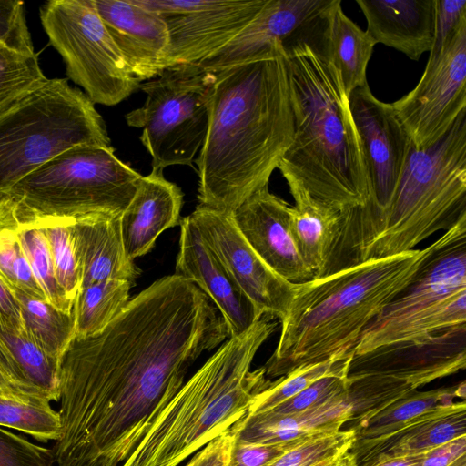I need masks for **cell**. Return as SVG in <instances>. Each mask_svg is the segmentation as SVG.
Listing matches in <instances>:
<instances>
[{
    "mask_svg": "<svg viewBox=\"0 0 466 466\" xmlns=\"http://www.w3.org/2000/svg\"><path fill=\"white\" fill-rule=\"evenodd\" d=\"M46 79L35 53L0 43V114Z\"/></svg>",
    "mask_w": 466,
    "mask_h": 466,
    "instance_id": "34",
    "label": "cell"
},
{
    "mask_svg": "<svg viewBox=\"0 0 466 466\" xmlns=\"http://www.w3.org/2000/svg\"><path fill=\"white\" fill-rule=\"evenodd\" d=\"M183 192L167 180L162 169L142 176L136 192L120 215V228L127 257L134 260L149 252L158 236L180 225Z\"/></svg>",
    "mask_w": 466,
    "mask_h": 466,
    "instance_id": "21",
    "label": "cell"
},
{
    "mask_svg": "<svg viewBox=\"0 0 466 466\" xmlns=\"http://www.w3.org/2000/svg\"><path fill=\"white\" fill-rule=\"evenodd\" d=\"M205 142L194 162L199 204L231 214L268 186L294 129L284 56L212 72Z\"/></svg>",
    "mask_w": 466,
    "mask_h": 466,
    "instance_id": "2",
    "label": "cell"
},
{
    "mask_svg": "<svg viewBox=\"0 0 466 466\" xmlns=\"http://www.w3.org/2000/svg\"><path fill=\"white\" fill-rule=\"evenodd\" d=\"M415 390L393 377L364 375L348 378L346 398L351 407L350 425L370 417L402 396Z\"/></svg>",
    "mask_w": 466,
    "mask_h": 466,
    "instance_id": "33",
    "label": "cell"
},
{
    "mask_svg": "<svg viewBox=\"0 0 466 466\" xmlns=\"http://www.w3.org/2000/svg\"><path fill=\"white\" fill-rule=\"evenodd\" d=\"M461 436H466L464 400L437 407L392 433L355 440L350 451L359 466L380 457L420 454Z\"/></svg>",
    "mask_w": 466,
    "mask_h": 466,
    "instance_id": "22",
    "label": "cell"
},
{
    "mask_svg": "<svg viewBox=\"0 0 466 466\" xmlns=\"http://www.w3.org/2000/svg\"><path fill=\"white\" fill-rule=\"evenodd\" d=\"M449 466H466V455H463V456L456 459Z\"/></svg>",
    "mask_w": 466,
    "mask_h": 466,
    "instance_id": "50",
    "label": "cell"
},
{
    "mask_svg": "<svg viewBox=\"0 0 466 466\" xmlns=\"http://www.w3.org/2000/svg\"><path fill=\"white\" fill-rule=\"evenodd\" d=\"M323 12L283 44L294 135L278 168L344 212L364 206L370 188L349 98L328 51Z\"/></svg>",
    "mask_w": 466,
    "mask_h": 466,
    "instance_id": "3",
    "label": "cell"
},
{
    "mask_svg": "<svg viewBox=\"0 0 466 466\" xmlns=\"http://www.w3.org/2000/svg\"><path fill=\"white\" fill-rule=\"evenodd\" d=\"M375 41L412 60L430 52L434 41L433 0H356Z\"/></svg>",
    "mask_w": 466,
    "mask_h": 466,
    "instance_id": "23",
    "label": "cell"
},
{
    "mask_svg": "<svg viewBox=\"0 0 466 466\" xmlns=\"http://www.w3.org/2000/svg\"><path fill=\"white\" fill-rule=\"evenodd\" d=\"M40 228L49 245L57 282L74 303L81 287V272L69 225L53 224Z\"/></svg>",
    "mask_w": 466,
    "mask_h": 466,
    "instance_id": "38",
    "label": "cell"
},
{
    "mask_svg": "<svg viewBox=\"0 0 466 466\" xmlns=\"http://www.w3.org/2000/svg\"><path fill=\"white\" fill-rule=\"evenodd\" d=\"M418 149L441 140L466 111V22L434 57H429L416 86L391 103Z\"/></svg>",
    "mask_w": 466,
    "mask_h": 466,
    "instance_id": "13",
    "label": "cell"
},
{
    "mask_svg": "<svg viewBox=\"0 0 466 466\" xmlns=\"http://www.w3.org/2000/svg\"><path fill=\"white\" fill-rule=\"evenodd\" d=\"M141 177L115 155L112 146L71 147L0 195V230L120 216Z\"/></svg>",
    "mask_w": 466,
    "mask_h": 466,
    "instance_id": "6",
    "label": "cell"
},
{
    "mask_svg": "<svg viewBox=\"0 0 466 466\" xmlns=\"http://www.w3.org/2000/svg\"><path fill=\"white\" fill-rule=\"evenodd\" d=\"M418 454L403 457H380L359 466H417Z\"/></svg>",
    "mask_w": 466,
    "mask_h": 466,
    "instance_id": "48",
    "label": "cell"
},
{
    "mask_svg": "<svg viewBox=\"0 0 466 466\" xmlns=\"http://www.w3.org/2000/svg\"><path fill=\"white\" fill-rule=\"evenodd\" d=\"M428 252L429 247L367 259L297 283L266 375L354 354L363 330L410 283Z\"/></svg>",
    "mask_w": 466,
    "mask_h": 466,
    "instance_id": "4",
    "label": "cell"
},
{
    "mask_svg": "<svg viewBox=\"0 0 466 466\" xmlns=\"http://www.w3.org/2000/svg\"><path fill=\"white\" fill-rule=\"evenodd\" d=\"M52 450L0 428V466H54Z\"/></svg>",
    "mask_w": 466,
    "mask_h": 466,
    "instance_id": "40",
    "label": "cell"
},
{
    "mask_svg": "<svg viewBox=\"0 0 466 466\" xmlns=\"http://www.w3.org/2000/svg\"><path fill=\"white\" fill-rule=\"evenodd\" d=\"M466 216V111L436 144L411 143L379 235L361 257L388 258L408 251Z\"/></svg>",
    "mask_w": 466,
    "mask_h": 466,
    "instance_id": "7",
    "label": "cell"
},
{
    "mask_svg": "<svg viewBox=\"0 0 466 466\" xmlns=\"http://www.w3.org/2000/svg\"><path fill=\"white\" fill-rule=\"evenodd\" d=\"M347 383L348 372L325 376L268 411L290 415L316 409L344 393Z\"/></svg>",
    "mask_w": 466,
    "mask_h": 466,
    "instance_id": "39",
    "label": "cell"
},
{
    "mask_svg": "<svg viewBox=\"0 0 466 466\" xmlns=\"http://www.w3.org/2000/svg\"><path fill=\"white\" fill-rule=\"evenodd\" d=\"M277 326L263 316L229 337L154 418L121 466H178L244 418L270 380L253 359Z\"/></svg>",
    "mask_w": 466,
    "mask_h": 466,
    "instance_id": "5",
    "label": "cell"
},
{
    "mask_svg": "<svg viewBox=\"0 0 466 466\" xmlns=\"http://www.w3.org/2000/svg\"><path fill=\"white\" fill-rule=\"evenodd\" d=\"M465 382L428 391L412 390L380 411L349 428L355 431V440H370L392 433L415 418L437 407L465 398Z\"/></svg>",
    "mask_w": 466,
    "mask_h": 466,
    "instance_id": "28",
    "label": "cell"
},
{
    "mask_svg": "<svg viewBox=\"0 0 466 466\" xmlns=\"http://www.w3.org/2000/svg\"><path fill=\"white\" fill-rule=\"evenodd\" d=\"M302 441L280 444H261L239 442L234 439L228 466H268Z\"/></svg>",
    "mask_w": 466,
    "mask_h": 466,
    "instance_id": "43",
    "label": "cell"
},
{
    "mask_svg": "<svg viewBox=\"0 0 466 466\" xmlns=\"http://www.w3.org/2000/svg\"><path fill=\"white\" fill-rule=\"evenodd\" d=\"M463 455H466V436L456 438L418 454L417 466H449Z\"/></svg>",
    "mask_w": 466,
    "mask_h": 466,
    "instance_id": "45",
    "label": "cell"
},
{
    "mask_svg": "<svg viewBox=\"0 0 466 466\" xmlns=\"http://www.w3.org/2000/svg\"><path fill=\"white\" fill-rule=\"evenodd\" d=\"M313 466H357L353 454L349 451Z\"/></svg>",
    "mask_w": 466,
    "mask_h": 466,
    "instance_id": "49",
    "label": "cell"
},
{
    "mask_svg": "<svg viewBox=\"0 0 466 466\" xmlns=\"http://www.w3.org/2000/svg\"><path fill=\"white\" fill-rule=\"evenodd\" d=\"M77 146L111 147L106 123L84 91L47 78L0 114V195Z\"/></svg>",
    "mask_w": 466,
    "mask_h": 466,
    "instance_id": "8",
    "label": "cell"
},
{
    "mask_svg": "<svg viewBox=\"0 0 466 466\" xmlns=\"http://www.w3.org/2000/svg\"><path fill=\"white\" fill-rule=\"evenodd\" d=\"M465 366L466 327H461L430 341L388 345L353 355L348 378L389 376L417 390Z\"/></svg>",
    "mask_w": 466,
    "mask_h": 466,
    "instance_id": "16",
    "label": "cell"
},
{
    "mask_svg": "<svg viewBox=\"0 0 466 466\" xmlns=\"http://www.w3.org/2000/svg\"><path fill=\"white\" fill-rule=\"evenodd\" d=\"M466 327V216L435 242L410 283L367 326L355 348L435 339Z\"/></svg>",
    "mask_w": 466,
    "mask_h": 466,
    "instance_id": "9",
    "label": "cell"
},
{
    "mask_svg": "<svg viewBox=\"0 0 466 466\" xmlns=\"http://www.w3.org/2000/svg\"><path fill=\"white\" fill-rule=\"evenodd\" d=\"M348 98L370 188L368 202L350 209L346 220L350 239L362 257L381 229L411 142L391 103L375 97L368 84L353 90Z\"/></svg>",
    "mask_w": 466,
    "mask_h": 466,
    "instance_id": "12",
    "label": "cell"
},
{
    "mask_svg": "<svg viewBox=\"0 0 466 466\" xmlns=\"http://www.w3.org/2000/svg\"><path fill=\"white\" fill-rule=\"evenodd\" d=\"M0 393L23 397L43 398L16 381L0 362Z\"/></svg>",
    "mask_w": 466,
    "mask_h": 466,
    "instance_id": "47",
    "label": "cell"
},
{
    "mask_svg": "<svg viewBox=\"0 0 466 466\" xmlns=\"http://www.w3.org/2000/svg\"><path fill=\"white\" fill-rule=\"evenodd\" d=\"M157 13L168 34L167 69L197 66L238 35L266 0H132Z\"/></svg>",
    "mask_w": 466,
    "mask_h": 466,
    "instance_id": "14",
    "label": "cell"
},
{
    "mask_svg": "<svg viewBox=\"0 0 466 466\" xmlns=\"http://www.w3.org/2000/svg\"><path fill=\"white\" fill-rule=\"evenodd\" d=\"M290 208L267 186L246 199L231 216L247 242L273 271L289 282L303 283L315 276L296 244Z\"/></svg>",
    "mask_w": 466,
    "mask_h": 466,
    "instance_id": "18",
    "label": "cell"
},
{
    "mask_svg": "<svg viewBox=\"0 0 466 466\" xmlns=\"http://www.w3.org/2000/svg\"><path fill=\"white\" fill-rule=\"evenodd\" d=\"M50 44L61 55L67 76L94 103L115 106L139 88L94 0H51L40 8Z\"/></svg>",
    "mask_w": 466,
    "mask_h": 466,
    "instance_id": "11",
    "label": "cell"
},
{
    "mask_svg": "<svg viewBox=\"0 0 466 466\" xmlns=\"http://www.w3.org/2000/svg\"><path fill=\"white\" fill-rule=\"evenodd\" d=\"M0 426L23 431L39 441H56L61 432L58 411L43 398L0 393Z\"/></svg>",
    "mask_w": 466,
    "mask_h": 466,
    "instance_id": "31",
    "label": "cell"
},
{
    "mask_svg": "<svg viewBox=\"0 0 466 466\" xmlns=\"http://www.w3.org/2000/svg\"><path fill=\"white\" fill-rule=\"evenodd\" d=\"M233 442L229 430L196 452L185 466H228Z\"/></svg>",
    "mask_w": 466,
    "mask_h": 466,
    "instance_id": "44",
    "label": "cell"
},
{
    "mask_svg": "<svg viewBox=\"0 0 466 466\" xmlns=\"http://www.w3.org/2000/svg\"><path fill=\"white\" fill-rule=\"evenodd\" d=\"M282 176L295 201L290 225L296 244L315 278L321 277L339 235L341 213L313 198L290 175Z\"/></svg>",
    "mask_w": 466,
    "mask_h": 466,
    "instance_id": "26",
    "label": "cell"
},
{
    "mask_svg": "<svg viewBox=\"0 0 466 466\" xmlns=\"http://www.w3.org/2000/svg\"><path fill=\"white\" fill-rule=\"evenodd\" d=\"M16 232L33 275L46 300L60 310L72 312L74 303L57 282L49 245L42 229L25 228Z\"/></svg>",
    "mask_w": 466,
    "mask_h": 466,
    "instance_id": "35",
    "label": "cell"
},
{
    "mask_svg": "<svg viewBox=\"0 0 466 466\" xmlns=\"http://www.w3.org/2000/svg\"><path fill=\"white\" fill-rule=\"evenodd\" d=\"M322 20L328 51L349 97L353 90L368 84L366 70L376 43L344 14L340 0H331Z\"/></svg>",
    "mask_w": 466,
    "mask_h": 466,
    "instance_id": "27",
    "label": "cell"
},
{
    "mask_svg": "<svg viewBox=\"0 0 466 466\" xmlns=\"http://www.w3.org/2000/svg\"><path fill=\"white\" fill-rule=\"evenodd\" d=\"M330 3L331 0H266L259 12L238 35L197 66L214 72L284 56L283 44Z\"/></svg>",
    "mask_w": 466,
    "mask_h": 466,
    "instance_id": "17",
    "label": "cell"
},
{
    "mask_svg": "<svg viewBox=\"0 0 466 466\" xmlns=\"http://www.w3.org/2000/svg\"><path fill=\"white\" fill-rule=\"evenodd\" d=\"M96 9L136 78L151 80L167 69L168 34L156 12L132 0H94Z\"/></svg>",
    "mask_w": 466,
    "mask_h": 466,
    "instance_id": "20",
    "label": "cell"
},
{
    "mask_svg": "<svg viewBox=\"0 0 466 466\" xmlns=\"http://www.w3.org/2000/svg\"><path fill=\"white\" fill-rule=\"evenodd\" d=\"M0 321L9 323L15 329L25 332L17 300L0 279Z\"/></svg>",
    "mask_w": 466,
    "mask_h": 466,
    "instance_id": "46",
    "label": "cell"
},
{
    "mask_svg": "<svg viewBox=\"0 0 466 466\" xmlns=\"http://www.w3.org/2000/svg\"><path fill=\"white\" fill-rule=\"evenodd\" d=\"M229 338L209 298L177 273L128 300L60 364L57 466H121L205 351Z\"/></svg>",
    "mask_w": 466,
    "mask_h": 466,
    "instance_id": "1",
    "label": "cell"
},
{
    "mask_svg": "<svg viewBox=\"0 0 466 466\" xmlns=\"http://www.w3.org/2000/svg\"><path fill=\"white\" fill-rule=\"evenodd\" d=\"M0 279L12 293L19 291L46 300L14 229L0 230Z\"/></svg>",
    "mask_w": 466,
    "mask_h": 466,
    "instance_id": "36",
    "label": "cell"
},
{
    "mask_svg": "<svg viewBox=\"0 0 466 466\" xmlns=\"http://www.w3.org/2000/svg\"><path fill=\"white\" fill-rule=\"evenodd\" d=\"M355 431L347 428L306 439L296 444L268 466H313L350 450Z\"/></svg>",
    "mask_w": 466,
    "mask_h": 466,
    "instance_id": "37",
    "label": "cell"
},
{
    "mask_svg": "<svg viewBox=\"0 0 466 466\" xmlns=\"http://www.w3.org/2000/svg\"><path fill=\"white\" fill-rule=\"evenodd\" d=\"M81 272V287L105 280L135 284L140 273L126 252L120 216H96L69 225Z\"/></svg>",
    "mask_w": 466,
    "mask_h": 466,
    "instance_id": "24",
    "label": "cell"
},
{
    "mask_svg": "<svg viewBox=\"0 0 466 466\" xmlns=\"http://www.w3.org/2000/svg\"><path fill=\"white\" fill-rule=\"evenodd\" d=\"M353 355L301 366L279 377L277 380L270 381L265 390L256 395L248 414L268 411L325 376L348 372Z\"/></svg>",
    "mask_w": 466,
    "mask_h": 466,
    "instance_id": "32",
    "label": "cell"
},
{
    "mask_svg": "<svg viewBox=\"0 0 466 466\" xmlns=\"http://www.w3.org/2000/svg\"><path fill=\"white\" fill-rule=\"evenodd\" d=\"M189 217L258 316L283 320L297 283L281 278L262 260L241 235L231 214L199 204Z\"/></svg>",
    "mask_w": 466,
    "mask_h": 466,
    "instance_id": "15",
    "label": "cell"
},
{
    "mask_svg": "<svg viewBox=\"0 0 466 466\" xmlns=\"http://www.w3.org/2000/svg\"><path fill=\"white\" fill-rule=\"evenodd\" d=\"M133 284L127 280H105L80 288L74 302L76 338L101 332L129 300Z\"/></svg>",
    "mask_w": 466,
    "mask_h": 466,
    "instance_id": "30",
    "label": "cell"
},
{
    "mask_svg": "<svg viewBox=\"0 0 466 466\" xmlns=\"http://www.w3.org/2000/svg\"><path fill=\"white\" fill-rule=\"evenodd\" d=\"M351 419V407L341 395L316 409L297 414L270 411L247 414L231 429L236 441L280 444L339 431Z\"/></svg>",
    "mask_w": 466,
    "mask_h": 466,
    "instance_id": "25",
    "label": "cell"
},
{
    "mask_svg": "<svg viewBox=\"0 0 466 466\" xmlns=\"http://www.w3.org/2000/svg\"><path fill=\"white\" fill-rule=\"evenodd\" d=\"M434 41L429 57L436 56L466 22V0H433Z\"/></svg>",
    "mask_w": 466,
    "mask_h": 466,
    "instance_id": "42",
    "label": "cell"
},
{
    "mask_svg": "<svg viewBox=\"0 0 466 466\" xmlns=\"http://www.w3.org/2000/svg\"><path fill=\"white\" fill-rule=\"evenodd\" d=\"M0 43L35 53L22 1L0 0Z\"/></svg>",
    "mask_w": 466,
    "mask_h": 466,
    "instance_id": "41",
    "label": "cell"
},
{
    "mask_svg": "<svg viewBox=\"0 0 466 466\" xmlns=\"http://www.w3.org/2000/svg\"><path fill=\"white\" fill-rule=\"evenodd\" d=\"M18 302L24 329L47 355L62 360L76 334L74 311L60 310L47 300L13 292Z\"/></svg>",
    "mask_w": 466,
    "mask_h": 466,
    "instance_id": "29",
    "label": "cell"
},
{
    "mask_svg": "<svg viewBox=\"0 0 466 466\" xmlns=\"http://www.w3.org/2000/svg\"><path fill=\"white\" fill-rule=\"evenodd\" d=\"M213 85L214 74L195 65L167 68L139 85L145 103L125 118L142 130L139 138L152 168L193 167L209 127Z\"/></svg>",
    "mask_w": 466,
    "mask_h": 466,
    "instance_id": "10",
    "label": "cell"
},
{
    "mask_svg": "<svg viewBox=\"0 0 466 466\" xmlns=\"http://www.w3.org/2000/svg\"><path fill=\"white\" fill-rule=\"evenodd\" d=\"M176 273L191 280L222 315L229 337L249 329L260 318L253 305L202 238L189 215L180 222Z\"/></svg>",
    "mask_w": 466,
    "mask_h": 466,
    "instance_id": "19",
    "label": "cell"
}]
</instances>
